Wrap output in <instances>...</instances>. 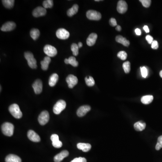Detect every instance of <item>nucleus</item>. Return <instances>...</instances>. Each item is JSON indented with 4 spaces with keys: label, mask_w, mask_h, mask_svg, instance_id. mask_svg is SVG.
Wrapping results in <instances>:
<instances>
[{
    "label": "nucleus",
    "mask_w": 162,
    "mask_h": 162,
    "mask_svg": "<svg viewBox=\"0 0 162 162\" xmlns=\"http://www.w3.org/2000/svg\"><path fill=\"white\" fill-rule=\"evenodd\" d=\"M135 32L137 35H141V31L139 29H135Z\"/></svg>",
    "instance_id": "obj_42"
},
{
    "label": "nucleus",
    "mask_w": 162,
    "mask_h": 162,
    "mask_svg": "<svg viewBox=\"0 0 162 162\" xmlns=\"http://www.w3.org/2000/svg\"><path fill=\"white\" fill-rule=\"evenodd\" d=\"M69 155V153L66 150L61 151L60 153H58L57 155L54 156V160L55 162H60L63 160L64 158L67 157Z\"/></svg>",
    "instance_id": "obj_17"
},
{
    "label": "nucleus",
    "mask_w": 162,
    "mask_h": 162,
    "mask_svg": "<svg viewBox=\"0 0 162 162\" xmlns=\"http://www.w3.org/2000/svg\"><path fill=\"white\" fill-rule=\"evenodd\" d=\"M78 6L77 4H75L67 11V15L69 17H72L75 14H76L78 12Z\"/></svg>",
    "instance_id": "obj_25"
},
{
    "label": "nucleus",
    "mask_w": 162,
    "mask_h": 162,
    "mask_svg": "<svg viewBox=\"0 0 162 162\" xmlns=\"http://www.w3.org/2000/svg\"><path fill=\"white\" fill-rule=\"evenodd\" d=\"M14 0H3L2 1L3 5L7 9H11L13 7L14 3Z\"/></svg>",
    "instance_id": "obj_28"
},
{
    "label": "nucleus",
    "mask_w": 162,
    "mask_h": 162,
    "mask_svg": "<svg viewBox=\"0 0 162 162\" xmlns=\"http://www.w3.org/2000/svg\"><path fill=\"white\" fill-rule=\"evenodd\" d=\"M51 139L52 142V144L54 147L56 148H59L62 147V142L59 140V138L57 135H52L51 137Z\"/></svg>",
    "instance_id": "obj_15"
},
{
    "label": "nucleus",
    "mask_w": 162,
    "mask_h": 162,
    "mask_svg": "<svg viewBox=\"0 0 162 162\" xmlns=\"http://www.w3.org/2000/svg\"><path fill=\"white\" fill-rule=\"evenodd\" d=\"M86 15L87 17L90 20H99L101 18V14L94 10H89L87 12Z\"/></svg>",
    "instance_id": "obj_5"
},
{
    "label": "nucleus",
    "mask_w": 162,
    "mask_h": 162,
    "mask_svg": "<svg viewBox=\"0 0 162 162\" xmlns=\"http://www.w3.org/2000/svg\"><path fill=\"white\" fill-rule=\"evenodd\" d=\"M162 148V135H160L158 139V142L156 145V149L157 151H159Z\"/></svg>",
    "instance_id": "obj_35"
},
{
    "label": "nucleus",
    "mask_w": 162,
    "mask_h": 162,
    "mask_svg": "<svg viewBox=\"0 0 162 162\" xmlns=\"http://www.w3.org/2000/svg\"><path fill=\"white\" fill-rule=\"evenodd\" d=\"M32 87L36 94H39L42 92V83L41 80L37 79L32 84Z\"/></svg>",
    "instance_id": "obj_11"
},
{
    "label": "nucleus",
    "mask_w": 162,
    "mask_h": 162,
    "mask_svg": "<svg viewBox=\"0 0 162 162\" xmlns=\"http://www.w3.org/2000/svg\"><path fill=\"white\" fill-rule=\"evenodd\" d=\"M5 161L6 162H21V159L18 156L11 154L6 157Z\"/></svg>",
    "instance_id": "obj_21"
},
{
    "label": "nucleus",
    "mask_w": 162,
    "mask_h": 162,
    "mask_svg": "<svg viewBox=\"0 0 162 162\" xmlns=\"http://www.w3.org/2000/svg\"><path fill=\"white\" fill-rule=\"evenodd\" d=\"M140 70H141V75L144 78H146L148 75V71L147 68L146 67H140Z\"/></svg>",
    "instance_id": "obj_37"
},
{
    "label": "nucleus",
    "mask_w": 162,
    "mask_h": 162,
    "mask_svg": "<svg viewBox=\"0 0 162 162\" xmlns=\"http://www.w3.org/2000/svg\"><path fill=\"white\" fill-rule=\"evenodd\" d=\"M9 110L12 115L17 119L21 118L23 115L22 112L17 104H14L10 105L9 107Z\"/></svg>",
    "instance_id": "obj_1"
},
{
    "label": "nucleus",
    "mask_w": 162,
    "mask_h": 162,
    "mask_svg": "<svg viewBox=\"0 0 162 162\" xmlns=\"http://www.w3.org/2000/svg\"><path fill=\"white\" fill-rule=\"evenodd\" d=\"M78 45L76 43H72L71 46V50L72 52V54L75 56H77L78 54Z\"/></svg>",
    "instance_id": "obj_31"
},
{
    "label": "nucleus",
    "mask_w": 162,
    "mask_h": 162,
    "mask_svg": "<svg viewBox=\"0 0 162 162\" xmlns=\"http://www.w3.org/2000/svg\"><path fill=\"white\" fill-rule=\"evenodd\" d=\"M140 1L142 3L143 6L148 8L151 6V0H140Z\"/></svg>",
    "instance_id": "obj_36"
},
{
    "label": "nucleus",
    "mask_w": 162,
    "mask_h": 162,
    "mask_svg": "<svg viewBox=\"0 0 162 162\" xmlns=\"http://www.w3.org/2000/svg\"><path fill=\"white\" fill-rule=\"evenodd\" d=\"M14 127L13 124L10 123H5L1 126L2 133L6 136H11L13 135Z\"/></svg>",
    "instance_id": "obj_2"
},
{
    "label": "nucleus",
    "mask_w": 162,
    "mask_h": 162,
    "mask_svg": "<svg viewBox=\"0 0 162 162\" xmlns=\"http://www.w3.org/2000/svg\"><path fill=\"white\" fill-rule=\"evenodd\" d=\"M146 40H147L149 44H151L152 43L153 41V38L151 35H147L146 37Z\"/></svg>",
    "instance_id": "obj_41"
},
{
    "label": "nucleus",
    "mask_w": 162,
    "mask_h": 162,
    "mask_svg": "<svg viewBox=\"0 0 162 162\" xmlns=\"http://www.w3.org/2000/svg\"><path fill=\"white\" fill-rule=\"evenodd\" d=\"M128 6L126 1L123 0L118 1L117 7V10L120 14H124L128 10Z\"/></svg>",
    "instance_id": "obj_10"
},
{
    "label": "nucleus",
    "mask_w": 162,
    "mask_h": 162,
    "mask_svg": "<svg viewBox=\"0 0 162 162\" xmlns=\"http://www.w3.org/2000/svg\"><path fill=\"white\" fill-rule=\"evenodd\" d=\"M159 75L162 78V70H161V71L159 72Z\"/></svg>",
    "instance_id": "obj_47"
},
{
    "label": "nucleus",
    "mask_w": 162,
    "mask_h": 162,
    "mask_svg": "<svg viewBox=\"0 0 162 162\" xmlns=\"http://www.w3.org/2000/svg\"><path fill=\"white\" fill-rule=\"evenodd\" d=\"M77 45H78V47L81 48L82 47V42H79Z\"/></svg>",
    "instance_id": "obj_45"
},
{
    "label": "nucleus",
    "mask_w": 162,
    "mask_h": 162,
    "mask_svg": "<svg viewBox=\"0 0 162 162\" xmlns=\"http://www.w3.org/2000/svg\"><path fill=\"white\" fill-rule=\"evenodd\" d=\"M118 57L120 59L123 60H125L127 59L128 54L127 53L124 51H121L119 52L117 54Z\"/></svg>",
    "instance_id": "obj_34"
},
{
    "label": "nucleus",
    "mask_w": 162,
    "mask_h": 162,
    "mask_svg": "<svg viewBox=\"0 0 162 162\" xmlns=\"http://www.w3.org/2000/svg\"><path fill=\"white\" fill-rule=\"evenodd\" d=\"M66 81L70 88H72L78 83V79L77 77L72 75H68L66 77Z\"/></svg>",
    "instance_id": "obj_9"
},
{
    "label": "nucleus",
    "mask_w": 162,
    "mask_h": 162,
    "mask_svg": "<svg viewBox=\"0 0 162 162\" xmlns=\"http://www.w3.org/2000/svg\"><path fill=\"white\" fill-rule=\"evenodd\" d=\"M109 23H110V25L112 26V27H115V26H117V23L116 20L115 19L112 18L110 19V21H109Z\"/></svg>",
    "instance_id": "obj_39"
},
{
    "label": "nucleus",
    "mask_w": 162,
    "mask_h": 162,
    "mask_svg": "<svg viewBox=\"0 0 162 162\" xmlns=\"http://www.w3.org/2000/svg\"><path fill=\"white\" fill-rule=\"evenodd\" d=\"M91 110V107L89 105H83L81 106L79 109L77 110V115L79 117L84 116L86 115L87 113L88 112Z\"/></svg>",
    "instance_id": "obj_14"
},
{
    "label": "nucleus",
    "mask_w": 162,
    "mask_h": 162,
    "mask_svg": "<svg viewBox=\"0 0 162 162\" xmlns=\"http://www.w3.org/2000/svg\"><path fill=\"white\" fill-rule=\"evenodd\" d=\"M65 63L66 64H68V59H65Z\"/></svg>",
    "instance_id": "obj_46"
},
{
    "label": "nucleus",
    "mask_w": 162,
    "mask_h": 162,
    "mask_svg": "<svg viewBox=\"0 0 162 162\" xmlns=\"http://www.w3.org/2000/svg\"><path fill=\"white\" fill-rule=\"evenodd\" d=\"M151 48L153 49H157L158 48V42L156 40H154L151 44Z\"/></svg>",
    "instance_id": "obj_40"
},
{
    "label": "nucleus",
    "mask_w": 162,
    "mask_h": 162,
    "mask_svg": "<svg viewBox=\"0 0 162 162\" xmlns=\"http://www.w3.org/2000/svg\"><path fill=\"white\" fill-rule=\"evenodd\" d=\"M123 68L126 74H128L131 70V64L129 61H126L123 65Z\"/></svg>",
    "instance_id": "obj_32"
},
{
    "label": "nucleus",
    "mask_w": 162,
    "mask_h": 162,
    "mask_svg": "<svg viewBox=\"0 0 162 162\" xmlns=\"http://www.w3.org/2000/svg\"><path fill=\"white\" fill-rule=\"evenodd\" d=\"M59 79V76L57 74H53L50 76L49 79V85L51 87H54L56 85Z\"/></svg>",
    "instance_id": "obj_24"
},
{
    "label": "nucleus",
    "mask_w": 162,
    "mask_h": 162,
    "mask_svg": "<svg viewBox=\"0 0 162 162\" xmlns=\"http://www.w3.org/2000/svg\"><path fill=\"white\" fill-rule=\"evenodd\" d=\"M70 162H87V159L85 158H76Z\"/></svg>",
    "instance_id": "obj_38"
},
{
    "label": "nucleus",
    "mask_w": 162,
    "mask_h": 162,
    "mask_svg": "<svg viewBox=\"0 0 162 162\" xmlns=\"http://www.w3.org/2000/svg\"><path fill=\"white\" fill-rule=\"evenodd\" d=\"M16 27V24L12 21H9L6 22L3 24L1 28V30L3 32L11 31L14 29Z\"/></svg>",
    "instance_id": "obj_12"
},
{
    "label": "nucleus",
    "mask_w": 162,
    "mask_h": 162,
    "mask_svg": "<svg viewBox=\"0 0 162 162\" xmlns=\"http://www.w3.org/2000/svg\"><path fill=\"white\" fill-rule=\"evenodd\" d=\"M44 52L49 57H54L57 54V51L53 46L50 45H45Z\"/></svg>",
    "instance_id": "obj_6"
},
{
    "label": "nucleus",
    "mask_w": 162,
    "mask_h": 162,
    "mask_svg": "<svg viewBox=\"0 0 162 162\" xmlns=\"http://www.w3.org/2000/svg\"><path fill=\"white\" fill-rule=\"evenodd\" d=\"M30 36L33 40H36L37 39H38L40 36V31L37 29H33L30 31Z\"/></svg>",
    "instance_id": "obj_27"
},
{
    "label": "nucleus",
    "mask_w": 162,
    "mask_h": 162,
    "mask_svg": "<svg viewBox=\"0 0 162 162\" xmlns=\"http://www.w3.org/2000/svg\"><path fill=\"white\" fill-rule=\"evenodd\" d=\"M68 64L72 65L74 67H77L78 65V63L74 56H70L68 59Z\"/></svg>",
    "instance_id": "obj_30"
},
{
    "label": "nucleus",
    "mask_w": 162,
    "mask_h": 162,
    "mask_svg": "<svg viewBox=\"0 0 162 162\" xmlns=\"http://www.w3.org/2000/svg\"><path fill=\"white\" fill-rule=\"evenodd\" d=\"M56 35L59 39L65 40L70 37V32L64 29H59L56 31Z\"/></svg>",
    "instance_id": "obj_8"
},
{
    "label": "nucleus",
    "mask_w": 162,
    "mask_h": 162,
    "mask_svg": "<svg viewBox=\"0 0 162 162\" xmlns=\"http://www.w3.org/2000/svg\"><path fill=\"white\" fill-rule=\"evenodd\" d=\"M66 102L65 100H60L56 102L53 107V112L56 115L59 113L66 108Z\"/></svg>",
    "instance_id": "obj_4"
},
{
    "label": "nucleus",
    "mask_w": 162,
    "mask_h": 162,
    "mask_svg": "<svg viewBox=\"0 0 162 162\" xmlns=\"http://www.w3.org/2000/svg\"><path fill=\"white\" fill-rule=\"evenodd\" d=\"M122 29H121V26L120 25H117V26L116 28V30L117 31H120Z\"/></svg>",
    "instance_id": "obj_44"
},
{
    "label": "nucleus",
    "mask_w": 162,
    "mask_h": 162,
    "mask_svg": "<svg viewBox=\"0 0 162 162\" xmlns=\"http://www.w3.org/2000/svg\"><path fill=\"white\" fill-rule=\"evenodd\" d=\"M143 29H144V30L146 32H149L150 30H149V28H148V26H144V27H143Z\"/></svg>",
    "instance_id": "obj_43"
},
{
    "label": "nucleus",
    "mask_w": 162,
    "mask_h": 162,
    "mask_svg": "<svg viewBox=\"0 0 162 162\" xmlns=\"http://www.w3.org/2000/svg\"><path fill=\"white\" fill-rule=\"evenodd\" d=\"M146 127V123L143 121H138L134 125V128L136 131L140 132L144 130Z\"/></svg>",
    "instance_id": "obj_23"
},
{
    "label": "nucleus",
    "mask_w": 162,
    "mask_h": 162,
    "mask_svg": "<svg viewBox=\"0 0 162 162\" xmlns=\"http://www.w3.org/2000/svg\"><path fill=\"white\" fill-rule=\"evenodd\" d=\"M153 97L152 95H145L141 98V101L145 105H148L151 103L153 100Z\"/></svg>",
    "instance_id": "obj_26"
},
{
    "label": "nucleus",
    "mask_w": 162,
    "mask_h": 162,
    "mask_svg": "<svg viewBox=\"0 0 162 162\" xmlns=\"http://www.w3.org/2000/svg\"><path fill=\"white\" fill-rule=\"evenodd\" d=\"M24 57L28 61L29 66L32 69H36L37 67L36 59L34 57L32 53L27 52L24 53Z\"/></svg>",
    "instance_id": "obj_3"
},
{
    "label": "nucleus",
    "mask_w": 162,
    "mask_h": 162,
    "mask_svg": "<svg viewBox=\"0 0 162 162\" xmlns=\"http://www.w3.org/2000/svg\"><path fill=\"white\" fill-rule=\"evenodd\" d=\"M92 146L88 143H79L77 144V148L83 152H87L91 150Z\"/></svg>",
    "instance_id": "obj_19"
},
{
    "label": "nucleus",
    "mask_w": 162,
    "mask_h": 162,
    "mask_svg": "<svg viewBox=\"0 0 162 162\" xmlns=\"http://www.w3.org/2000/svg\"><path fill=\"white\" fill-rule=\"evenodd\" d=\"M43 7L46 8H51L53 6V1L52 0H46L43 2Z\"/></svg>",
    "instance_id": "obj_33"
},
{
    "label": "nucleus",
    "mask_w": 162,
    "mask_h": 162,
    "mask_svg": "<svg viewBox=\"0 0 162 162\" xmlns=\"http://www.w3.org/2000/svg\"></svg>",
    "instance_id": "obj_48"
},
{
    "label": "nucleus",
    "mask_w": 162,
    "mask_h": 162,
    "mask_svg": "<svg viewBox=\"0 0 162 162\" xmlns=\"http://www.w3.org/2000/svg\"><path fill=\"white\" fill-rule=\"evenodd\" d=\"M49 118V113L47 111L44 110L39 115L38 118V122L41 125H44L48 122Z\"/></svg>",
    "instance_id": "obj_7"
},
{
    "label": "nucleus",
    "mask_w": 162,
    "mask_h": 162,
    "mask_svg": "<svg viewBox=\"0 0 162 162\" xmlns=\"http://www.w3.org/2000/svg\"><path fill=\"white\" fill-rule=\"evenodd\" d=\"M51 61V59L50 57L46 56L44 58V59L41 62L42 69L43 70L46 71L48 69L49 65Z\"/></svg>",
    "instance_id": "obj_20"
},
{
    "label": "nucleus",
    "mask_w": 162,
    "mask_h": 162,
    "mask_svg": "<svg viewBox=\"0 0 162 162\" xmlns=\"http://www.w3.org/2000/svg\"><path fill=\"white\" fill-rule=\"evenodd\" d=\"M47 13V10L44 7L38 6L36 8L32 11V15L35 17H39L44 16Z\"/></svg>",
    "instance_id": "obj_13"
},
{
    "label": "nucleus",
    "mask_w": 162,
    "mask_h": 162,
    "mask_svg": "<svg viewBox=\"0 0 162 162\" xmlns=\"http://www.w3.org/2000/svg\"><path fill=\"white\" fill-rule=\"evenodd\" d=\"M86 84L89 87H92L95 85V80L91 76H87L85 78Z\"/></svg>",
    "instance_id": "obj_29"
},
{
    "label": "nucleus",
    "mask_w": 162,
    "mask_h": 162,
    "mask_svg": "<svg viewBox=\"0 0 162 162\" xmlns=\"http://www.w3.org/2000/svg\"><path fill=\"white\" fill-rule=\"evenodd\" d=\"M27 135L29 139L33 142H38L41 140L39 135L34 131H32L31 130L28 131Z\"/></svg>",
    "instance_id": "obj_16"
},
{
    "label": "nucleus",
    "mask_w": 162,
    "mask_h": 162,
    "mask_svg": "<svg viewBox=\"0 0 162 162\" xmlns=\"http://www.w3.org/2000/svg\"><path fill=\"white\" fill-rule=\"evenodd\" d=\"M97 38V34L95 33H92L90 34L87 39V45L90 47L93 46L96 42Z\"/></svg>",
    "instance_id": "obj_18"
},
{
    "label": "nucleus",
    "mask_w": 162,
    "mask_h": 162,
    "mask_svg": "<svg viewBox=\"0 0 162 162\" xmlns=\"http://www.w3.org/2000/svg\"><path fill=\"white\" fill-rule=\"evenodd\" d=\"M116 41L118 43L123 44L125 47H128L130 45V42L127 40L125 37H123L121 35L117 36L116 37Z\"/></svg>",
    "instance_id": "obj_22"
}]
</instances>
